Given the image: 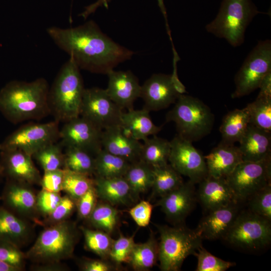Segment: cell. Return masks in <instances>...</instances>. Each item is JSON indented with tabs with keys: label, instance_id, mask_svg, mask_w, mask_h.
Instances as JSON below:
<instances>
[{
	"label": "cell",
	"instance_id": "c3c4849f",
	"mask_svg": "<svg viewBox=\"0 0 271 271\" xmlns=\"http://www.w3.org/2000/svg\"><path fill=\"white\" fill-rule=\"evenodd\" d=\"M152 210V205L148 201L143 200L131 208L128 212L138 226L146 227L150 223Z\"/></svg>",
	"mask_w": 271,
	"mask_h": 271
},
{
	"label": "cell",
	"instance_id": "30bf717a",
	"mask_svg": "<svg viewBox=\"0 0 271 271\" xmlns=\"http://www.w3.org/2000/svg\"><path fill=\"white\" fill-rule=\"evenodd\" d=\"M237 202L247 201L257 191L271 184V159L242 161L226 178Z\"/></svg>",
	"mask_w": 271,
	"mask_h": 271
},
{
	"label": "cell",
	"instance_id": "816d5d0a",
	"mask_svg": "<svg viewBox=\"0 0 271 271\" xmlns=\"http://www.w3.org/2000/svg\"><path fill=\"white\" fill-rule=\"evenodd\" d=\"M258 88L260 90L257 96L271 97V71L263 78Z\"/></svg>",
	"mask_w": 271,
	"mask_h": 271
},
{
	"label": "cell",
	"instance_id": "1f68e13d",
	"mask_svg": "<svg viewBox=\"0 0 271 271\" xmlns=\"http://www.w3.org/2000/svg\"><path fill=\"white\" fill-rule=\"evenodd\" d=\"M170 150V141L154 135L144 141L140 160L152 167L164 165L168 164Z\"/></svg>",
	"mask_w": 271,
	"mask_h": 271
},
{
	"label": "cell",
	"instance_id": "603a6c76",
	"mask_svg": "<svg viewBox=\"0 0 271 271\" xmlns=\"http://www.w3.org/2000/svg\"><path fill=\"white\" fill-rule=\"evenodd\" d=\"M204 157L208 175L218 178H226L243 161L238 147L222 141Z\"/></svg>",
	"mask_w": 271,
	"mask_h": 271
},
{
	"label": "cell",
	"instance_id": "8d00e7d4",
	"mask_svg": "<svg viewBox=\"0 0 271 271\" xmlns=\"http://www.w3.org/2000/svg\"><path fill=\"white\" fill-rule=\"evenodd\" d=\"M118 217L117 210L105 202L97 203L87 220L94 227L110 234L116 226Z\"/></svg>",
	"mask_w": 271,
	"mask_h": 271
},
{
	"label": "cell",
	"instance_id": "f907efd6",
	"mask_svg": "<svg viewBox=\"0 0 271 271\" xmlns=\"http://www.w3.org/2000/svg\"><path fill=\"white\" fill-rule=\"evenodd\" d=\"M67 269L61 262L36 263L31 267V270L34 271H64Z\"/></svg>",
	"mask_w": 271,
	"mask_h": 271
},
{
	"label": "cell",
	"instance_id": "f35d334b",
	"mask_svg": "<svg viewBox=\"0 0 271 271\" xmlns=\"http://www.w3.org/2000/svg\"><path fill=\"white\" fill-rule=\"evenodd\" d=\"M62 145L57 142L49 144L35 153L32 156L44 172L64 168V153Z\"/></svg>",
	"mask_w": 271,
	"mask_h": 271
},
{
	"label": "cell",
	"instance_id": "8fae6325",
	"mask_svg": "<svg viewBox=\"0 0 271 271\" xmlns=\"http://www.w3.org/2000/svg\"><path fill=\"white\" fill-rule=\"evenodd\" d=\"M59 122H32L24 124L0 144V151L19 150L31 156L44 146L59 139Z\"/></svg>",
	"mask_w": 271,
	"mask_h": 271
},
{
	"label": "cell",
	"instance_id": "8992f818",
	"mask_svg": "<svg viewBox=\"0 0 271 271\" xmlns=\"http://www.w3.org/2000/svg\"><path fill=\"white\" fill-rule=\"evenodd\" d=\"M160 234L159 257L162 271L180 270L184 260L195 254L202 245V239L196 232L184 224L156 225Z\"/></svg>",
	"mask_w": 271,
	"mask_h": 271
},
{
	"label": "cell",
	"instance_id": "f546056e",
	"mask_svg": "<svg viewBox=\"0 0 271 271\" xmlns=\"http://www.w3.org/2000/svg\"><path fill=\"white\" fill-rule=\"evenodd\" d=\"M135 198L152 188L153 183V167L140 160L130 163L124 176Z\"/></svg>",
	"mask_w": 271,
	"mask_h": 271
},
{
	"label": "cell",
	"instance_id": "ba28073f",
	"mask_svg": "<svg viewBox=\"0 0 271 271\" xmlns=\"http://www.w3.org/2000/svg\"><path fill=\"white\" fill-rule=\"evenodd\" d=\"M223 240L246 250L264 248L271 241V221L249 210L240 211Z\"/></svg>",
	"mask_w": 271,
	"mask_h": 271
},
{
	"label": "cell",
	"instance_id": "83f0119b",
	"mask_svg": "<svg viewBox=\"0 0 271 271\" xmlns=\"http://www.w3.org/2000/svg\"><path fill=\"white\" fill-rule=\"evenodd\" d=\"M247 108L235 109L223 117L219 128L222 142L234 144L239 142L249 125Z\"/></svg>",
	"mask_w": 271,
	"mask_h": 271
},
{
	"label": "cell",
	"instance_id": "3957f363",
	"mask_svg": "<svg viewBox=\"0 0 271 271\" xmlns=\"http://www.w3.org/2000/svg\"><path fill=\"white\" fill-rule=\"evenodd\" d=\"M84 90L80 69L69 58L49 88V106L55 120L65 122L80 116Z\"/></svg>",
	"mask_w": 271,
	"mask_h": 271
},
{
	"label": "cell",
	"instance_id": "d6986e66",
	"mask_svg": "<svg viewBox=\"0 0 271 271\" xmlns=\"http://www.w3.org/2000/svg\"><path fill=\"white\" fill-rule=\"evenodd\" d=\"M105 89L111 100L122 110H131L135 100L140 97L141 85L138 78L130 71L112 70Z\"/></svg>",
	"mask_w": 271,
	"mask_h": 271
},
{
	"label": "cell",
	"instance_id": "2e32d148",
	"mask_svg": "<svg viewBox=\"0 0 271 271\" xmlns=\"http://www.w3.org/2000/svg\"><path fill=\"white\" fill-rule=\"evenodd\" d=\"M1 197L5 208L21 218L40 223L37 194L31 185L7 179Z\"/></svg>",
	"mask_w": 271,
	"mask_h": 271
},
{
	"label": "cell",
	"instance_id": "4fadbf2b",
	"mask_svg": "<svg viewBox=\"0 0 271 271\" xmlns=\"http://www.w3.org/2000/svg\"><path fill=\"white\" fill-rule=\"evenodd\" d=\"M123 110L110 98L105 89L98 87L85 88L80 115L104 130L121 126Z\"/></svg>",
	"mask_w": 271,
	"mask_h": 271
},
{
	"label": "cell",
	"instance_id": "7bdbcfd3",
	"mask_svg": "<svg viewBox=\"0 0 271 271\" xmlns=\"http://www.w3.org/2000/svg\"><path fill=\"white\" fill-rule=\"evenodd\" d=\"M27 257L21 248L9 242L0 240V260L19 268L25 269Z\"/></svg>",
	"mask_w": 271,
	"mask_h": 271
},
{
	"label": "cell",
	"instance_id": "9f6ffc18",
	"mask_svg": "<svg viewBox=\"0 0 271 271\" xmlns=\"http://www.w3.org/2000/svg\"><path fill=\"white\" fill-rule=\"evenodd\" d=\"M3 172H2V169L0 167V179L3 177Z\"/></svg>",
	"mask_w": 271,
	"mask_h": 271
},
{
	"label": "cell",
	"instance_id": "b9f144b4",
	"mask_svg": "<svg viewBox=\"0 0 271 271\" xmlns=\"http://www.w3.org/2000/svg\"><path fill=\"white\" fill-rule=\"evenodd\" d=\"M75 209L76 202L74 199L67 195L62 196L54 210L50 215L41 221L40 224L47 226L68 220Z\"/></svg>",
	"mask_w": 271,
	"mask_h": 271
},
{
	"label": "cell",
	"instance_id": "f5cc1de1",
	"mask_svg": "<svg viewBox=\"0 0 271 271\" xmlns=\"http://www.w3.org/2000/svg\"><path fill=\"white\" fill-rule=\"evenodd\" d=\"M111 0H97L95 3L85 7L84 11L79 16L86 19L93 13L98 8L103 7L108 8V4Z\"/></svg>",
	"mask_w": 271,
	"mask_h": 271
},
{
	"label": "cell",
	"instance_id": "7a4b0ae2",
	"mask_svg": "<svg viewBox=\"0 0 271 271\" xmlns=\"http://www.w3.org/2000/svg\"><path fill=\"white\" fill-rule=\"evenodd\" d=\"M49 88L44 78L10 81L0 90V111L14 124L43 118L51 114Z\"/></svg>",
	"mask_w": 271,
	"mask_h": 271
},
{
	"label": "cell",
	"instance_id": "11a10c76",
	"mask_svg": "<svg viewBox=\"0 0 271 271\" xmlns=\"http://www.w3.org/2000/svg\"><path fill=\"white\" fill-rule=\"evenodd\" d=\"M0 271H21L19 268L0 260Z\"/></svg>",
	"mask_w": 271,
	"mask_h": 271
},
{
	"label": "cell",
	"instance_id": "f1b7e54d",
	"mask_svg": "<svg viewBox=\"0 0 271 271\" xmlns=\"http://www.w3.org/2000/svg\"><path fill=\"white\" fill-rule=\"evenodd\" d=\"M159 242L151 232L147 241L134 243L130 253L127 262L132 268L137 271L148 270L158 260Z\"/></svg>",
	"mask_w": 271,
	"mask_h": 271
},
{
	"label": "cell",
	"instance_id": "4316f807",
	"mask_svg": "<svg viewBox=\"0 0 271 271\" xmlns=\"http://www.w3.org/2000/svg\"><path fill=\"white\" fill-rule=\"evenodd\" d=\"M149 111L143 108L140 110H127L122 113L121 126L131 138L143 141L150 136L156 135L161 127L156 125L149 114Z\"/></svg>",
	"mask_w": 271,
	"mask_h": 271
},
{
	"label": "cell",
	"instance_id": "5b68a950",
	"mask_svg": "<svg viewBox=\"0 0 271 271\" xmlns=\"http://www.w3.org/2000/svg\"><path fill=\"white\" fill-rule=\"evenodd\" d=\"M166 114V121L174 122L178 134L191 142L201 140L211 131L214 116L199 99L181 94Z\"/></svg>",
	"mask_w": 271,
	"mask_h": 271
},
{
	"label": "cell",
	"instance_id": "db71d44e",
	"mask_svg": "<svg viewBox=\"0 0 271 271\" xmlns=\"http://www.w3.org/2000/svg\"><path fill=\"white\" fill-rule=\"evenodd\" d=\"M157 2H158V4L160 9V11L162 12V14L163 15L165 21H166V26L167 33L169 37H171V31H170V29L169 28V26L168 24L166 9L164 4V0H157Z\"/></svg>",
	"mask_w": 271,
	"mask_h": 271
},
{
	"label": "cell",
	"instance_id": "ee69618b",
	"mask_svg": "<svg viewBox=\"0 0 271 271\" xmlns=\"http://www.w3.org/2000/svg\"><path fill=\"white\" fill-rule=\"evenodd\" d=\"M134 243V235L131 236H120L117 239L113 240L109 257L116 264L127 262Z\"/></svg>",
	"mask_w": 271,
	"mask_h": 271
},
{
	"label": "cell",
	"instance_id": "e575fe53",
	"mask_svg": "<svg viewBox=\"0 0 271 271\" xmlns=\"http://www.w3.org/2000/svg\"><path fill=\"white\" fill-rule=\"evenodd\" d=\"M246 107L250 125L271 132V97L257 96Z\"/></svg>",
	"mask_w": 271,
	"mask_h": 271
},
{
	"label": "cell",
	"instance_id": "836d02e7",
	"mask_svg": "<svg viewBox=\"0 0 271 271\" xmlns=\"http://www.w3.org/2000/svg\"><path fill=\"white\" fill-rule=\"evenodd\" d=\"M64 168L92 176L95 173V157L88 152L75 147H66Z\"/></svg>",
	"mask_w": 271,
	"mask_h": 271
},
{
	"label": "cell",
	"instance_id": "6da1fadb",
	"mask_svg": "<svg viewBox=\"0 0 271 271\" xmlns=\"http://www.w3.org/2000/svg\"><path fill=\"white\" fill-rule=\"evenodd\" d=\"M46 32L80 69L91 73L107 75L134 54L103 33L92 20L69 28L50 27Z\"/></svg>",
	"mask_w": 271,
	"mask_h": 271
},
{
	"label": "cell",
	"instance_id": "7402d4cb",
	"mask_svg": "<svg viewBox=\"0 0 271 271\" xmlns=\"http://www.w3.org/2000/svg\"><path fill=\"white\" fill-rule=\"evenodd\" d=\"M102 148L130 163L140 160L142 144L124 132L121 126L103 130Z\"/></svg>",
	"mask_w": 271,
	"mask_h": 271
},
{
	"label": "cell",
	"instance_id": "52a82bcc",
	"mask_svg": "<svg viewBox=\"0 0 271 271\" xmlns=\"http://www.w3.org/2000/svg\"><path fill=\"white\" fill-rule=\"evenodd\" d=\"M260 13L252 0H223L216 18L205 28L232 46L237 47L243 43L250 22Z\"/></svg>",
	"mask_w": 271,
	"mask_h": 271
},
{
	"label": "cell",
	"instance_id": "9a60e30c",
	"mask_svg": "<svg viewBox=\"0 0 271 271\" xmlns=\"http://www.w3.org/2000/svg\"><path fill=\"white\" fill-rule=\"evenodd\" d=\"M102 129L80 115L65 122L60 128L59 139L63 147L81 149L95 157L102 149Z\"/></svg>",
	"mask_w": 271,
	"mask_h": 271
},
{
	"label": "cell",
	"instance_id": "60d3db41",
	"mask_svg": "<svg viewBox=\"0 0 271 271\" xmlns=\"http://www.w3.org/2000/svg\"><path fill=\"white\" fill-rule=\"evenodd\" d=\"M198 263L196 271H225L235 265L234 262L220 259L208 251L202 245L195 253Z\"/></svg>",
	"mask_w": 271,
	"mask_h": 271
},
{
	"label": "cell",
	"instance_id": "cb8c5ba5",
	"mask_svg": "<svg viewBox=\"0 0 271 271\" xmlns=\"http://www.w3.org/2000/svg\"><path fill=\"white\" fill-rule=\"evenodd\" d=\"M239 143L243 161L271 159V132L249 124Z\"/></svg>",
	"mask_w": 271,
	"mask_h": 271
},
{
	"label": "cell",
	"instance_id": "e0dca14e",
	"mask_svg": "<svg viewBox=\"0 0 271 271\" xmlns=\"http://www.w3.org/2000/svg\"><path fill=\"white\" fill-rule=\"evenodd\" d=\"M195 184L189 180L160 197L157 205L173 225L184 224L185 219L194 208L197 200Z\"/></svg>",
	"mask_w": 271,
	"mask_h": 271
},
{
	"label": "cell",
	"instance_id": "277c9868",
	"mask_svg": "<svg viewBox=\"0 0 271 271\" xmlns=\"http://www.w3.org/2000/svg\"><path fill=\"white\" fill-rule=\"evenodd\" d=\"M79 237L76 224L66 220L45 226L25 253L35 263L61 262L71 258Z\"/></svg>",
	"mask_w": 271,
	"mask_h": 271
},
{
	"label": "cell",
	"instance_id": "d6a6232c",
	"mask_svg": "<svg viewBox=\"0 0 271 271\" xmlns=\"http://www.w3.org/2000/svg\"><path fill=\"white\" fill-rule=\"evenodd\" d=\"M154 196L160 198L181 186L183 179L170 164L153 167Z\"/></svg>",
	"mask_w": 271,
	"mask_h": 271
},
{
	"label": "cell",
	"instance_id": "f6af8a7d",
	"mask_svg": "<svg viewBox=\"0 0 271 271\" xmlns=\"http://www.w3.org/2000/svg\"><path fill=\"white\" fill-rule=\"evenodd\" d=\"M62 196L60 193L52 192L42 189L37 194L38 213L44 218L50 215L59 203Z\"/></svg>",
	"mask_w": 271,
	"mask_h": 271
},
{
	"label": "cell",
	"instance_id": "484cf974",
	"mask_svg": "<svg viewBox=\"0 0 271 271\" xmlns=\"http://www.w3.org/2000/svg\"><path fill=\"white\" fill-rule=\"evenodd\" d=\"M94 182L98 198L112 205H126L136 198L124 177L96 176Z\"/></svg>",
	"mask_w": 271,
	"mask_h": 271
},
{
	"label": "cell",
	"instance_id": "9c48e42d",
	"mask_svg": "<svg viewBox=\"0 0 271 271\" xmlns=\"http://www.w3.org/2000/svg\"><path fill=\"white\" fill-rule=\"evenodd\" d=\"M271 71V42L259 41L245 59L236 73L233 98L247 95L257 88L264 76Z\"/></svg>",
	"mask_w": 271,
	"mask_h": 271
},
{
	"label": "cell",
	"instance_id": "4dcf8cb0",
	"mask_svg": "<svg viewBox=\"0 0 271 271\" xmlns=\"http://www.w3.org/2000/svg\"><path fill=\"white\" fill-rule=\"evenodd\" d=\"M130 163L102 149L95 156V175L103 178L123 177Z\"/></svg>",
	"mask_w": 271,
	"mask_h": 271
},
{
	"label": "cell",
	"instance_id": "74e56055",
	"mask_svg": "<svg viewBox=\"0 0 271 271\" xmlns=\"http://www.w3.org/2000/svg\"><path fill=\"white\" fill-rule=\"evenodd\" d=\"M64 169L62 191L75 201L95 185L91 176Z\"/></svg>",
	"mask_w": 271,
	"mask_h": 271
},
{
	"label": "cell",
	"instance_id": "44dd1931",
	"mask_svg": "<svg viewBox=\"0 0 271 271\" xmlns=\"http://www.w3.org/2000/svg\"><path fill=\"white\" fill-rule=\"evenodd\" d=\"M198 184L197 199L206 211L238 203L226 178L208 175Z\"/></svg>",
	"mask_w": 271,
	"mask_h": 271
},
{
	"label": "cell",
	"instance_id": "ac0fdd59",
	"mask_svg": "<svg viewBox=\"0 0 271 271\" xmlns=\"http://www.w3.org/2000/svg\"><path fill=\"white\" fill-rule=\"evenodd\" d=\"M32 157L19 150L0 151V167L7 179L40 185L42 176Z\"/></svg>",
	"mask_w": 271,
	"mask_h": 271
},
{
	"label": "cell",
	"instance_id": "ab89813d",
	"mask_svg": "<svg viewBox=\"0 0 271 271\" xmlns=\"http://www.w3.org/2000/svg\"><path fill=\"white\" fill-rule=\"evenodd\" d=\"M247 201L249 211L271 221V184L255 192Z\"/></svg>",
	"mask_w": 271,
	"mask_h": 271
},
{
	"label": "cell",
	"instance_id": "ffe728a7",
	"mask_svg": "<svg viewBox=\"0 0 271 271\" xmlns=\"http://www.w3.org/2000/svg\"><path fill=\"white\" fill-rule=\"evenodd\" d=\"M240 203H233L207 213L195 229L203 239H223L240 212Z\"/></svg>",
	"mask_w": 271,
	"mask_h": 271
},
{
	"label": "cell",
	"instance_id": "bcb514c9",
	"mask_svg": "<svg viewBox=\"0 0 271 271\" xmlns=\"http://www.w3.org/2000/svg\"><path fill=\"white\" fill-rule=\"evenodd\" d=\"M97 198L94 185L76 201V209L80 218H88L97 203Z\"/></svg>",
	"mask_w": 271,
	"mask_h": 271
},
{
	"label": "cell",
	"instance_id": "d4e9b609",
	"mask_svg": "<svg viewBox=\"0 0 271 271\" xmlns=\"http://www.w3.org/2000/svg\"><path fill=\"white\" fill-rule=\"evenodd\" d=\"M32 234L33 228L29 220L0 207V240L21 248L30 240Z\"/></svg>",
	"mask_w": 271,
	"mask_h": 271
},
{
	"label": "cell",
	"instance_id": "7c38bea8",
	"mask_svg": "<svg viewBox=\"0 0 271 271\" xmlns=\"http://www.w3.org/2000/svg\"><path fill=\"white\" fill-rule=\"evenodd\" d=\"M186 92L178 79L177 71L172 74H154L141 85L140 97L148 111H158L175 103L179 95Z\"/></svg>",
	"mask_w": 271,
	"mask_h": 271
},
{
	"label": "cell",
	"instance_id": "7dc6e473",
	"mask_svg": "<svg viewBox=\"0 0 271 271\" xmlns=\"http://www.w3.org/2000/svg\"><path fill=\"white\" fill-rule=\"evenodd\" d=\"M64 176V169L44 172L40 185L43 189L60 193L62 191Z\"/></svg>",
	"mask_w": 271,
	"mask_h": 271
},
{
	"label": "cell",
	"instance_id": "681fc988",
	"mask_svg": "<svg viewBox=\"0 0 271 271\" xmlns=\"http://www.w3.org/2000/svg\"><path fill=\"white\" fill-rule=\"evenodd\" d=\"M80 269L83 271H110L114 268L104 259L84 258L79 263Z\"/></svg>",
	"mask_w": 271,
	"mask_h": 271
},
{
	"label": "cell",
	"instance_id": "5bb4252c",
	"mask_svg": "<svg viewBox=\"0 0 271 271\" xmlns=\"http://www.w3.org/2000/svg\"><path fill=\"white\" fill-rule=\"evenodd\" d=\"M169 162L180 175L189 178L194 184L199 183L208 175L204 157L192 142L177 134L170 141Z\"/></svg>",
	"mask_w": 271,
	"mask_h": 271
},
{
	"label": "cell",
	"instance_id": "d590c367",
	"mask_svg": "<svg viewBox=\"0 0 271 271\" xmlns=\"http://www.w3.org/2000/svg\"><path fill=\"white\" fill-rule=\"evenodd\" d=\"M80 229L83 234L86 249L102 259L109 257L113 239L110 234L99 229H91L81 226Z\"/></svg>",
	"mask_w": 271,
	"mask_h": 271
}]
</instances>
